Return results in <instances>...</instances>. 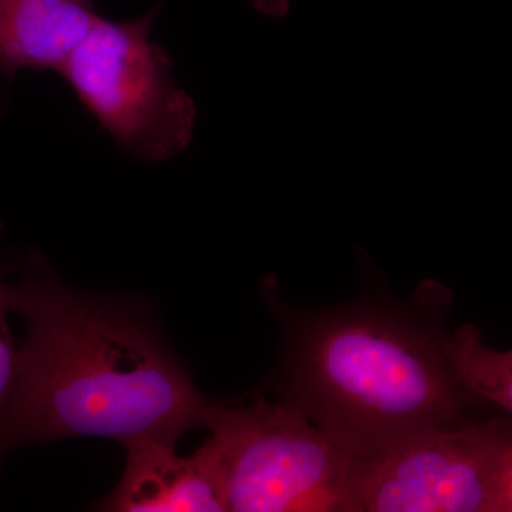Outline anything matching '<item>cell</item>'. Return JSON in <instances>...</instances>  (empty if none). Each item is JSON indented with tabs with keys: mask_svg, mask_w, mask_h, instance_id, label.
Segmentation results:
<instances>
[{
	"mask_svg": "<svg viewBox=\"0 0 512 512\" xmlns=\"http://www.w3.org/2000/svg\"><path fill=\"white\" fill-rule=\"evenodd\" d=\"M10 309L26 332L0 419V467L26 444L97 437L177 447L205 427L211 399L195 389L146 303L70 288L32 251L10 279Z\"/></svg>",
	"mask_w": 512,
	"mask_h": 512,
	"instance_id": "1",
	"label": "cell"
},
{
	"mask_svg": "<svg viewBox=\"0 0 512 512\" xmlns=\"http://www.w3.org/2000/svg\"><path fill=\"white\" fill-rule=\"evenodd\" d=\"M262 296L281 328L276 397L356 460L470 420L468 406L480 404L447 355L450 295L436 282L412 301L372 292L330 308L288 305L275 281Z\"/></svg>",
	"mask_w": 512,
	"mask_h": 512,
	"instance_id": "2",
	"label": "cell"
},
{
	"mask_svg": "<svg viewBox=\"0 0 512 512\" xmlns=\"http://www.w3.org/2000/svg\"><path fill=\"white\" fill-rule=\"evenodd\" d=\"M205 443L217 457L232 512H355L356 458L295 404L255 394L208 404Z\"/></svg>",
	"mask_w": 512,
	"mask_h": 512,
	"instance_id": "3",
	"label": "cell"
},
{
	"mask_svg": "<svg viewBox=\"0 0 512 512\" xmlns=\"http://www.w3.org/2000/svg\"><path fill=\"white\" fill-rule=\"evenodd\" d=\"M156 13L100 18L60 70L116 143L148 163L183 153L195 128L194 100L175 86L170 57L151 40Z\"/></svg>",
	"mask_w": 512,
	"mask_h": 512,
	"instance_id": "4",
	"label": "cell"
},
{
	"mask_svg": "<svg viewBox=\"0 0 512 512\" xmlns=\"http://www.w3.org/2000/svg\"><path fill=\"white\" fill-rule=\"evenodd\" d=\"M512 416L470 419L356 460L355 512H490Z\"/></svg>",
	"mask_w": 512,
	"mask_h": 512,
	"instance_id": "5",
	"label": "cell"
},
{
	"mask_svg": "<svg viewBox=\"0 0 512 512\" xmlns=\"http://www.w3.org/2000/svg\"><path fill=\"white\" fill-rule=\"evenodd\" d=\"M126 467L100 510L114 512L228 511L224 471L207 443L192 456L146 440L126 447Z\"/></svg>",
	"mask_w": 512,
	"mask_h": 512,
	"instance_id": "6",
	"label": "cell"
},
{
	"mask_svg": "<svg viewBox=\"0 0 512 512\" xmlns=\"http://www.w3.org/2000/svg\"><path fill=\"white\" fill-rule=\"evenodd\" d=\"M99 19L93 0H0V72L60 73Z\"/></svg>",
	"mask_w": 512,
	"mask_h": 512,
	"instance_id": "7",
	"label": "cell"
},
{
	"mask_svg": "<svg viewBox=\"0 0 512 512\" xmlns=\"http://www.w3.org/2000/svg\"><path fill=\"white\" fill-rule=\"evenodd\" d=\"M447 355L457 379L480 404H490L512 416V350L485 345L480 330L464 325L448 333Z\"/></svg>",
	"mask_w": 512,
	"mask_h": 512,
	"instance_id": "8",
	"label": "cell"
},
{
	"mask_svg": "<svg viewBox=\"0 0 512 512\" xmlns=\"http://www.w3.org/2000/svg\"><path fill=\"white\" fill-rule=\"evenodd\" d=\"M0 248V419L12 396L16 380L18 346L10 332V271Z\"/></svg>",
	"mask_w": 512,
	"mask_h": 512,
	"instance_id": "9",
	"label": "cell"
},
{
	"mask_svg": "<svg viewBox=\"0 0 512 512\" xmlns=\"http://www.w3.org/2000/svg\"><path fill=\"white\" fill-rule=\"evenodd\" d=\"M493 512H512V443L505 451L494 485Z\"/></svg>",
	"mask_w": 512,
	"mask_h": 512,
	"instance_id": "10",
	"label": "cell"
},
{
	"mask_svg": "<svg viewBox=\"0 0 512 512\" xmlns=\"http://www.w3.org/2000/svg\"><path fill=\"white\" fill-rule=\"evenodd\" d=\"M262 8L272 10V12H282L285 6V0H261Z\"/></svg>",
	"mask_w": 512,
	"mask_h": 512,
	"instance_id": "11",
	"label": "cell"
}]
</instances>
